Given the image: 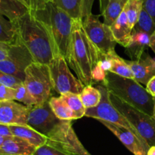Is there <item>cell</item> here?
I'll use <instances>...</instances> for the list:
<instances>
[{
	"mask_svg": "<svg viewBox=\"0 0 155 155\" xmlns=\"http://www.w3.org/2000/svg\"><path fill=\"white\" fill-rule=\"evenodd\" d=\"M18 40L30 51L33 61L48 65L59 54L49 32L30 11L15 21Z\"/></svg>",
	"mask_w": 155,
	"mask_h": 155,
	"instance_id": "cell-1",
	"label": "cell"
},
{
	"mask_svg": "<svg viewBox=\"0 0 155 155\" xmlns=\"http://www.w3.org/2000/svg\"><path fill=\"white\" fill-rule=\"evenodd\" d=\"M101 55V53L86 36L82 25V20L76 21L65 60L84 86L94 84L92 72Z\"/></svg>",
	"mask_w": 155,
	"mask_h": 155,
	"instance_id": "cell-2",
	"label": "cell"
},
{
	"mask_svg": "<svg viewBox=\"0 0 155 155\" xmlns=\"http://www.w3.org/2000/svg\"><path fill=\"white\" fill-rule=\"evenodd\" d=\"M30 12L45 25L51 35L58 52L66 59L77 20L71 18L51 1L48 2L43 8Z\"/></svg>",
	"mask_w": 155,
	"mask_h": 155,
	"instance_id": "cell-3",
	"label": "cell"
},
{
	"mask_svg": "<svg viewBox=\"0 0 155 155\" xmlns=\"http://www.w3.org/2000/svg\"><path fill=\"white\" fill-rule=\"evenodd\" d=\"M102 85L107 88L110 93L124 102L152 117L154 110L153 97L134 79L124 78L113 73L107 72Z\"/></svg>",
	"mask_w": 155,
	"mask_h": 155,
	"instance_id": "cell-4",
	"label": "cell"
},
{
	"mask_svg": "<svg viewBox=\"0 0 155 155\" xmlns=\"http://www.w3.org/2000/svg\"><path fill=\"white\" fill-rule=\"evenodd\" d=\"M109 98L113 105L134 127L148 146L155 145V121L152 117L130 105L109 92Z\"/></svg>",
	"mask_w": 155,
	"mask_h": 155,
	"instance_id": "cell-5",
	"label": "cell"
},
{
	"mask_svg": "<svg viewBox=\"0 0 155 155\" xmlns=\"http://www.w3.org/2000/svg\"><path fill=\"white\" fill-rule=\"evenodd\" d=\"M47 144L72 155H91L77 137L70 120H60L47 134Z\"/></svg>",
	"mask_w": 155,
	"mask_h": 155,
	"instance_id": "cell-6",
	"label": "cell"
},
{
	"mask_svg": "<svg viewBox=\"0 0 155 155\" xmlns=\"http://www.w3.org/2000/svg\"><path fill=\"white\" fill-rule=\"evenodd\" d=\"M24 85L37 104L48 101L53 89L48 65L33 62L26 70Z\"/></svg>",
	"mask_w": 155,
	"mask_h": 155,
	"instance_id": "cell-7",
	"label": "cell"
},
{
	"mask_svg": "<svg viewBox=\"0 0 155 155\" xmlns=\"http://www.w3.org/2000/svg\"><path fill=\"white\" fill-rule=\"evenodd\" d=\"M53 89L58 94H80L84 86L74 77L64 58L57 54L48 64Z\"/></svg>",
	"mask_w": 155,
	"mask_h": 155,
	"instance_id": "cell-8",
	"label": "cell"
},
{
	"mask_svg": "<svg viewBox=\"0 0 155 155\" xmlns=\"http://www.w3.org/2000/svg\"><path fill=\"white\" fill-rule=\"evenodd\" d=\"M83 30L95 48L102 54H108L115 51L116 41L109 26L101 22L98 16L92 15L82 21Z\"/></svg>",
	"mask_w": 155,
	"mask_h": 155,
	"instance_id": "cell-9",
	"label": "cell"
},
{
	"mask_svg": "<svg viewBox=\"0 0 155 155\" xmlns=\"http://www.w3.org/2000/svg\"><path fill=\"white\" fill-rule=\"evenodd\" d=\"M96 87L101 92V101H100L98 105L96 106V107L86 109L85 117L95 118L98 121H105V122L120 126V127H123L124 128L127 129V130H130L132 133L136 134L138 137L142 139L139 136V135L138 134L137 132L136 131L134 127L128 122V120L113 105V104L110 101V98H109V92L107 88L103 86V85H98Z\"/></svg>",
	"mask_w": 155,
	"mask_h": 155,
	"instance_id": "cell-10",
	"label": "cell"
},
{
	"mask_svg": "<svg viewBox=\"0 0 155 155\" xmlns=\"http://www.w3.org/2000/svg\"><path fill=\"white\" fill-rule=\"evenodd\" d=\"M33 62L30 51L17 39L15 43L10 45L7 58L0 61V71L24 81L26 70Z\"/></svg>",
	"mask_w": 155,
	"mask_h": 155,
	"instance_id": "cell-11",
	"label": "cell"
},
{
	"mask_svg": "<svg viewBox=\"0 0 155 155\" xmlns=\"http://www.w3.org/2000/svg\"><path fill=\"white\" fill-rule=\"evenodd\" d=\"M60 120L54 115L48 101L30 107L27 125L46 136Z\"/></svg>",
	"mask_w": 155,
	"mask_h": 155,
	"instance_id": "cell-12",
	"label": "cell"
},
{
	"mask_svg": "<svg viewBox=\"0 0 155 155\" xmlns=\"http://www.w3.org/2000/svg\"><path fill=\"white\" fill-rule=\"evenodd\" d=\"M104 127H107L113 134L117 136L123 145L134 155H147L149 147L142 139L138 137L130 130L105 121L100 120Z\"/></svg>",
	"mask_w": 155,
	"mask_h": 155,
	"instance_id": "cell-13",
	"label": "cell"
},
{
	"mask_svg": "<svg viewBox=\"0 0 155 155\" xmlns=\"http://www.w3.org/2000/svg\"><path fill=\"white\" fill-rule=\"evenodd\" d=\"M30 107L16 101L0 100V124L5 125L27 124Z\"/></svg>",
	"mask_w": 155,
	"mask_h": 155,
	"instance_id": "cell-14",
	"label": "cell"
},
{
	"mask_svg": "<svg viewBox=\"0 0 155 155\" xmlns=\"http://www.w3.org/2000/svg\"><path fill=\"white\" fill-rule=\"evenodd\" d=\"M136 81L145 86L155 76V58L145 52L136 61H127Z\"/></svg>",
	"mask_w": 155,
	"mask_h": 155,
	"instance_id": "cell-15",
	"label": "cell"
},
{
	"mask_svg": "<svg viewBox=\"0 0 155 155\" xmlns=\"http://www.w3.org/2000/svg\"><path fill=\"white\" fill-rule=\"evenodd\" d=\"M150 37L148 33L142 31H133L127 46L126 52L132 61L139 60L146 52L149 47Z\"/></svg>",
	"mask_w": 155,
	"mask_h": 155,
	"instance_id": "cell-16",
	"label": "cell"
},
{
	"mask_svg": "<svg viewBox=\"0 0 155 155\" xmlns=\"http://www.w3.org/2000/svg\"><path fill=\"white\" fill-rule=\"evenodd\" d=\"M36 148L16 136H8L0 146V155H33Z\"/></svg>",
	"mask_w": 155,
	"mask_h": 155,
	"instance_id": "cell-17",
	"label": "cell"
},
{
	"mask_svg": "<svg viewBox=\"0 0 155 155\" xmlns=\"http://www.w3.org/2000/svg\"><path fill=\"white\" fill-rule=\"evenodd\" d=\"M12 136L27 141L36 148L42 146L47 143V138L30 127V126L24 125H10L9 126Z\"/></svg>",
	"mask_w": 155,
	"mask_h": 155,
	"instance_id": "cell-18",
	"label": "cell"
},
{
	"mask_svg": "<svg viewBox=\"0 0 155 155\" xmlns=\"http://www.w3.org/2000/svg\"><path fill=\"white\" fill-rule=\"evenodd\" d=\"M110 27L117 43L125 48L131 37L133 29L129 24L127 15L124 11Z\"/></svg>",
	"mask_w": 155,
	"mask_h": 155,
	"instance_id": "cell-19",
	"label": "cell"
},
{
	"mask_svg": "<svg viewBox=\"0 0 155 155\" xmlns=\"http://www.w3.org/2000/svg\"><path fill=\"white\" fill-rule=\"evenodd\" d=\"M101 1L103 2L101 3V15L104 18V24L110 27L124 12L125 5L128 0H101Z\"/></svg>",
	"mask_w": 155,
	"mask_h": 155,
	"instance_id": "cell-20",
	"label": "cell"
},
{
	"mask_svg": "<svg viewBox=\"0 0 155 155\" xmlns=\"http://www.w3.org/2000/svg\"><path fill=\"white\" fill-rule=\"evenodd\" d=\"M28 11L19 0H0V14L11 21H15Z\"/></svg>",
	"mask_w": 155,
	"mask_h": 155,
	"instance_id": "cell-21",
	"label": "cell"
},
{
	"mask_svg": "<svg viewBox=\"0 0 155 155\" xmlns=\"http://www.w3.org/2000/svg\"><path fill=\"white\" fill-rule=\"evenodd\" d=\"M48 102L54 115L59 120L70 121L75 120L73 111L60 96L51 97L48 100Z\"/></svg>",
	"mask_w": 155,
	"mask_h": 155,
	"instance_id": "cell-22",
	"label": "cell"
},
{
	"mask_svg": "<svg viewBox=\"0 0 155 155\" xmlns=\"http://www.w3.org/2000/svg\"><path fill=\"white\" fill-rule=\"evenodd\" d=\"M18 39L15 24L0 14V42L12 45Z\"/></svg>",
	"mask_w": 155,
	"mask_h": 155,
	"instance_id": "cell-23",
	"label": "cell"
},
{
	"mask_svg": "<svg viewBox=\"0 0 155 155\" xmlns=\"http://www.w3.org/2000/svg\"><path fill=\"white\" fill-rule=\"evenodd\" d=\"M74 20L83 21V0H51Z\"/></svg>",
	"mask_w": 155,
	"mask_h": 155,
	"instance_id": "cell-24",
	"label": "cell"
},
{
	"mask_svg": "<svg viewBox=\"0 0 155 155\" xmlns=\"http://www.w3.org/2000/svg\"><path fill=\"white\" fill-rule=\"evenodd\" d=\"M107 55L110 57V60H111L112 66L110 71V73H113V74H117L120 77H124V78L134 79L133 72L127 64V61L117 55L115 51L109 53Z\"/></svg>",
	"mask_w": 155,
	"mask_h": 155,
	"instance_id": "cell-25",
	"label": "cell"
},
{
	"mask_svg": "<svg viewBox=\"0 0 155 155\" xmlns=\"http://www.w3.org/2000/svg\"><path fill=\"white\" fill-rule=\"evenodd\" d=\"M80 96L85 108L89 109L98 105L101 101V94L98 88L89 85L84 86Z\"/></svg>",
	"mask_w": 155,
	"mask_h": 155,
	"instance_id": "cell-26",
	"label": "cell"
},
{
	"mask_svg": "<svg viewBox=\"0 0 155 155\" xmlns=\"http://www.w3.org/2000/svg\"><path fill=\"white\" fill-rule=\"evenodd\" d=\"M61 98L69 106L74 113L75 120L80 119L86 114V109L85 108L80 98V94L66 93L60 95Z\"/></svg>",
	"mask_w": 155,
	"mask_h": 155,
	"instance_id": "cell-27",
	"label": "cell"
},
{
	"mask_svg": "<svg viewBox=\"0 0 155 155\" xmlns=\"http://www.w3.org/2000/svg\"><path fill=\"white\" fill-rule=\"evenodd\" d=\"M143 8L142 0H128L126 3L124 11L127 15L129 24L132 29L135 27Z\"/></svg>",
	"mask_w": 155,
	"mask_h": 155,
	"instance_id": "cell-28",
	"label": "cell"
},
{
	"mask_svg": "<svg viewBox=\"0 0 155 155\" xmlns=\"http://www.w3.org/2000/svg\"><path fill=\"white\" fill-rule=\"evenodd\" d=\"M133 31H142L151 36L155 32V22L151 15L142 8L137 23L133 29Z\"/></svg>",
	"mask_w": 155,
	"mask_h": 155,
	"instance_id": "cell-29",
	"label": "cell"
},
{
	"mask_svg": "<svg viewBox=\"0 0 155 155\" xmlns=\"http://www.w3.org/2000/svg\"><path fill=\"white\" fill-rule=\"evenodd\" d=\"M15 101L21 102L27 107H32L37 104L36 99L32 96L24 84L15 89Z\"/></svg>",
	"mask_w": 155,
	"mask_h": 155,
	"instance_id": "cell-30",
	"label": "cell"
},
{
	"mask_svg": "<svg viewBox=\"0 0 155 155\" xmlns=\"http://www.w3.org/2000/svg\"><path fill=\"white\" fill-rule=\"evenodd\" d=\"M0 84L15 89L24 84V81L18 77L0 71Z\"/></svg>",
	"mask_w": 155,
	"mask_h": 155,
	"instance_id": "cell-31",
	"label": "cell"
},
{
	"mask_svg": "<svg viewBox=\"0 0 155 155\" xmlns=\"http://www.w3.org/2000/svg\"><path fill=\"white\" fill-rule=\"evenodd\" d=\"M33 155H72L61 151L58 148H54L48 144H45L42 146L39 147L36 149Z\"/></svg>",
	"mask_w": 155,
	"mask_h": 155,
	"instance_id": "cell-32",
	"label": "cell"
},
{
	"mask_svg": "<svg viewBox=\"0 0 155 155\" xmlns=\"http://www.w3.org/2000/svg\"><path fill=\"white\" fill-rule=\"evenodd\" d=\"M29 11H37L43 8L45 5L51 0H19Z\"/></svg>",
	"mask_w": 155,
	"mask_h": 155,
	"instance_id": "cell-33",
	"label": "cell"
},
{
	"mask_svg": "<svg viewBox=\"0 0 155 155\" xmlns=\"http://www.w3.org/2000/svg\"><path fill=\"white\" fill-rule=\"evenodd\" d=\"M0 100L15 101V89L0 84Z\"/></svg>",
	"mask_w": 155,
	"mask_h": 155,
	"instance_id": "cell-34",
	"label": "cell"
},
{
	"mask_svg": "<svg viewBox=\"0 0 155 155\" xmlns=\"http://www.w3.org/2000/svg\"><path fill=\"white\" fill-rule=\"evenodd\" d=\"M143 8L151 15L155 22V0H142Z\"/></svg>",
	"mask_w": 155,
	"mask_h": 155,
	"instance_id": "cell-35",
	"label": "cell"
},
{
	"mask_svg": "<svg viewBox=\"0 0 155 155\" xmlns=\"http://www.w3.org/2000/svg\"><path fill=\"white\" fill-rule=\"evenodd\" d=\"M95 0H83V19L92 15V8Z\"/></svg>",
	"mask_w": 155,
	"mask_h": 155,
	"instance_id": "cell-36",
	"label": "cell"
},
{
	"mask_svg": "<svg viewBox=\"0 0 155 155\" xmlns=\"http://www.w3.org/2000/svg\"><path fill=\"white\" fill-rule=\"evenodd\" d=\"M10 45H8V44L0 42V61L5 60L7 58Z\"/></svg>",
	"mask_w": 155,
	"mask_h": 155,
	"instance_id": "cell-37",
	"label": "cell"
},
{
	"mask_svg": "<svg viewBox=\"0 0 155 155\" xmlns=\"http://www.w3.org/2000/svg\"><path fill=\"white\" fill-rule=\"evenodd\" d=\"M146 90L151 96L154 98L155 97V76L152 77L151 80L148 81V83L146 85Z\"/></svg>",
	"mask_w": 155,
	"mask_h": 155,
	"instance_id": "cell-38",
	"label": "cell"
},
{
	"mask_svg": "<svg viewBox=\"0 0 155 155\" xmlns=\"http://www.w3.org/2000/svg\"><path fill=\"white\" fill-rule=\"evenodd\" d=\"M12 132H11L9 126L5 124H0V136H4V137H8L12 136Z\"/></svg>",
	"mask_w": 155,
	"mask_h": 155,
	"instance_id": "cell-39",
	"label": "cell"
},
{
	"mask_svg": "<svg viewBox=\"0 0 155 155\" xmlns=\"http://www.w3.org/2000/svg\"><path fill=\"white\" fill-rule=\"evenodd\" d=\"M149 48H151L152 49V51L155 53V32L151 35V37H150Z\"/></svg>",
	"mask_w": 155,
	"mask_h": 155,
	"instance_id": "cell-40",
	"label": "cell"
},
{
	"mask_svg": "<svg viewBox=\"0 0 155 155\" xmlns=\"http://www.w3.org/2000/svg\"><path fill=\"white\" fill-rule=\"evenodd\" d=\"M147 155H155V145L150 147L147 152Z\"/></svg>",
	"mask_w": 155,
	"mask_h": 155,
	"instance_id": "cell-41",
	"label": "cell"
},
{
	"mask_svg": "<svg viewBox=\"0 0 155 155\" xmlns=\"http://www.w3.org/2000/svg\"><path fill=\"white\" fill-rule=\"evenodd\" d=\"M153 100H154V110H153L152 118L154 120V121H155V97L153 98Z\"/></svg>",
	"mask_w": 155,
	"mask_h": 155,
	"instance_id": "cell-42",
	"label": "cell"
},
{
	"mask_svg": "<svg viewBox=\"0 0 155 155\" xmlns=\"http://www.w3.org/2000/svg\"><path fill=\"white\" fill-rule=\"evenodd\" d=\"M6 138H7V137H4V136H0V146L2 145L3 142H5V140Z\"/></svg>",
	"mask_w": 155,
	"mask_h": 155,
	"instance_id": "cell-43",
	"label": "cell"
}]
</instances>
